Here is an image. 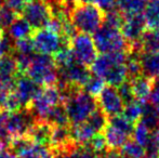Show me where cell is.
Instances as JSON below:
<instances>
[{
    "label": "cell",
    "instance_id": "6da1fadb",
    "mask_svg": "<svg viewBox=\"0 0 159 158\" xmlns=\"http://www.w3.org/2000/svg\"><path fill=\"white\" fill-rule=\"evenodd\" d=\"M63 97V104L70 124H79L86 121L98 108L96 97L84 88L57 84Z\"/></svg>",
    "mask_w": 159,
    "mask_h": 158
},
{
    "label": "cell",
    "instance_id": "7a4b0ae2",
    "mask_svg": "<svg viewBox=\"0 0 159 158\" xmlns=\"http://www.w3.org/2000/svg\"><path fill=\"white\" fill-rule=\"evenodd\" d=\"M68 20L77 33L94 34L104 24L105 11L95 3L74 0L68 11Z\"/></svg>",
    "mask_w": 159,
    "mask_h": 158
},
{
    "label": "cell",
    "instance_id": "3957f363",
    "mask_svg": "<svg viewBox=\"0 0 159 158\" xmlns=\"http://www.w3.org/2000/svg\"><path fill=\"white\" fill-rule=\"evenodd\" d=\"M129 52L101 53L90 67L91 72L101 77L106 84L119 87L128 80L126 61Z\"/></svg>",
    "mask_w": 159,
    "mask_h": 158
},
{
    "label": "cell",
    "instance_id": "277c9868",
    "mask_svg": "<svg viewBox=\"0 0 159 158\" xmlns=\"http://www.w3.org/2000/svg\"><path fill=\"white\" fill-rule=\"evenodd\" d=\"M23 75L32 78L41 87L53 86L59 82V68L54 57L51 55L34 53L24 70Z\"/></svg>",
    "mask_w": 159,
    "mask_h": 158
},
{
    "label": "cell",
    "instance_id": "5b68a950",
    "mask_svg": "<svg viewBox=\"0 0 159 158\" xmlns=\"http://www.w3.org/2000/svg\"><path fill=\"white\" fill-rule=\"evenodd\" d=\"M35 52L55 56L65 49L70 48V40L50 27L35 29L32 35Z\"/></svg>",
    "mask_w": 159,
    "mask_h": 158
},
{
    "label": "cell",
    "instance_id": "8992f818",
    "mask_svg": "<svg viewBox=\"0 0 159 158\" xmlns=\"http://www.w3.org/2000/svg\"><path fill=\"white\" fill-rule=\"evenodd\" d=\"M63 103L62 92L57 84L42 87L26 110L35 120H46L50 113Z\"/></svg>",
    "mask_w": 159,
    "mask_h": 158
},
{
    "label": "cell",
    "instance_id": "52a82bcc",
    "mask_svg": "<svg viewBox=\"0 0 159 158\" xmlns=\"http://www.w3.org/2000/svg\"><path fill=\"white\" fill-rule=\"evenodd\" d=\"M93 40L96 49L101 53L111 52H131L132 46L127 41L121 29L103 24L93 34Z\"/></svg>",
    "mask_w": 159,
    "mask_h": 158
},
{
    "label": "cell",
    "instance_id": "ba28073f",
    "mask_svg": "<svg viewBox=\"0 0 159 158\" xmlns=\"http://www.w3.org/2000/svg\"><path fill=\"white\" fill-rule=\"evenodd\" d=\"M107 122L108 117L98 107L86 121L79 124H70L71 138L78 145H84L94 135L103 133Z\"/></svg>",
    "mask_w": 159,
    "mask_h": 158
},
{
    "label": "cell",
    "instance_id": "9c48e42d",
    "mask_svg": "<svg viewBox=\"0 0 159 158\" xmlns=\"http://www.w3.org/2000/svg\"><path fill=\"white\" fill-rule=\"evenodd\" d=\"M16 158H55L50 146L37 143L26 135L14 139L9 146Z\"/></svg>",
    "mask_w": 159,
    "mask_h": 158
},
{
    "label": "cell",
    "instance_id": "30bf717a",
    "mask_svg": "<svg viewBox=\"0 0 159 158\" xmlns=\"http://www.w3.org/2000/svg\"><path fill=\"white\" fill-rule=\"evenodd\" d=\"M70 51L74 59L90 68L98 55L95 42L89 34L77 33L70 40Z\"/></svg>",
    "mask_w": 159,
    "mask_h": 158
},
{
    "label": "cell",
    "instance_id": "8fae6325",
    "mask_svg": "<svg viewBox=\"0 0 159 158\" xmlns=\"http://www.w3.org/2000/svg\"><path fill=\"white\" fill-rule=\"evenodd\" d=\"M21 15L34 29L47 27L53 19L52 9L46 0H30Z\"/></svg>",
    "mask_w": 159,
    "mask_h": 158
},
{
    "label": "cell",
    "instance_id": "7c38bea8",
    "mask_svg": "<svg viewBox=\"0 0 159 158\" xmlns=\"http://www.w3.org/2000/svg\"><path fill=\"white\" fill-rule=\"evenodd\" d=\"M98 105L107 117H114L122 114L125 102L118 91L117 87L105 84L98 95L96 97Z\"/></svg>",
    "mask_w": 159,
    "mask_h": 158
},
{
    "label": "cell",
    "instance_id": "4fadbf2b",
    "mask_svg": "<svg viewBox=\"0 0 159 158\" xmlns=\"http://www.w3.org/2000/svg\"><path fill=\"white\" fill-rule=\"evenodd\" d=\"M41 88V86H39L28 76L21 75L15 82L12 93L17 100L21 108H27Z\"/></svg>",
    "mask_w": 159,
    "mask_h": 158
},
{
    "label": "cell",
    "instance_id": "5bb4252c",
    "mask_svg": "<svg viewBox=\"0 0 159 158\" xmlns=\"http://www.w3.org/2000/svg\"><path fill=\"white\" fill-rule=\"evenodd\" d=\"M21 75L19 63L13 53H4L0 56V82L6 88L12 91Z\"/></svg>",
    "mask_w": 159,
    "mask_h": 158
},
{
    "label": "cell",
    "instance_id": "9a60e30c",
    "mask_svg": "<svg viewBox=\"0 0 159 158\" xmlns=\"http://www.w3.org/2000/svg\"><path fill=\"white\" fill-rule=\"evenodd\" d=\"M147 28L146 22H145L144 15L136 14L132 16L125 17V22L122 24L121 33L126 40L133 47H135L139 43L143 33Z\"/></svg>",
    "mask_w": 159,
    "mask_h": 158
},
{
    "label": "cell",
    "instance_id": "2e32d148",
    "mask_svg": "<svg viewBox=\"0 0 159 158\" xmlns=\"http://www.w3.org/2000/svg\"><path fill=\"white\" fill-rule=\"evenodd\" d=\"M53 124L46 120H35L30 129H28L26 137L32 139L37 143L51 147V139H52Z\"/></svg>",
    "mask_w": 159,
    "mask_h": 158
},
{
    "label": "cell",
    "instance_id": "e0dca14e",
    "mask_svg": "<svg viewBox=\"0 0 159 158\" xmlns=\"http://www.w3.org/2000/svg\"><path fill=\"white\" fill-rule=\"evenodd\" d=\"M34 30L35 29L30 26V24L22 15H20L10 24L7 29H4V32L7 36L14 42L17 40L30 38L34 34Z\"/></svg>",
    "mask_w": 159,
    "mask_h": 158
},
{
    "label": "cell",
    "instance_id": "ac0fdd59",
    "mask_svg": "<svg viewBox=\"0 0 159 158\" xmlns=\"http://www.w3.org/2000/svg\"><path fill=\"white\" fill-rule=\"evenodd\" d=\"M103 135L106 141V145L111 150H121L122 146L132 139L131 135H129L121 129L117 128L115 126H111L107 122V126L105 127L103 131Z\"/></svg>",
    "mask_w": 159,
    "mask_h": 158
},
{
    "label": "cell",
    "instance_id": "d6986e66",
    "mask_svg": "<svg viewBox=\"0 0 159 158\" xmlns=\"http://www.w3.org/2000/svg\"><path fill=\"white\" fill-rule=\"evenodd\" d=\"M142 74L151 79L159 77V51L139 52Z\"/></svg>",
    "mask_w": 159,
    "mask_h": 158
},
{
    "label": "cell",
    "instance_id": "ffe728a7",
    "mask_svg": "<svg viewBox=\"0 0 159 158\" xmlns=\"http://www.w3.org/2000/svg\"><path fill=\"white\" fill-rule=\"evenodd\" d=\"M132 50L139 52L159 51V28H146L139 43Z\"/></svg>",
    "mask_w": 159,
    "mask_h": 158
},
{
    "label": "cell",
    "instance_id": "44dd1931",
    "mask_svg": "<svg viewBox=\"0 0 159 158\" xmlns=\"http://www.w3.org/2000/svg\"><path fill=\"white\" fill-rule=\"evenodd\" d=\"M132 86V90H133V94L136 101L141 102V103H145L149 100L152 92V88H153V79L148 78V77L141 75V76L136 77L134 79L130 80Z\"/></svg>",
    "mask_w": 159,
    "mask_h": 158
},
{
    "label": "cell",
    "instance_id": "7402d4cb",
    "mask_svg": "<svg viewBox=\"0 0 159 158\" xmlns=\"http://www.w3.org/2000/svg\"><path fill=\"white\" fill-rule=\"evenodd\" d=\"M148 0H117L116 8L125 17L136 14H143Z\"/></svg>",
    "mask_w": 159,
    "mask_h": 158
},
{
    "label": "cell",
    "instance_id": "603a6c76",
    "mask_svg": "<svg viewBox=\"0 0 159 158\" xmlns=\"http://www.w3.org/2000/svg\"><path fill=\"white\" fill-rule=\"evenodd\" d=\"M140 121L153 132H155L159 128V113L149 101L143 103L142 116Z\"/></svg>",
    "mask_w": 159,
    "mask_h": 158
},
{
    "label": "cell",
    "instance_id": "cb8c5ba5",
    "mask_svg": "<svg viewBox=\"0 0 159 158\" xmlns=\"http://www.w3.org/2000/svg\"><path fill=\"white\" fill-rule=\"evenodd\" d=\"M143 15L147 28H159V0H148Z\"/></svg>",
    "mask_w": 159,
    "mask_h": 158
},
{
    "label": "cell",
    "instance_id": "d4e9b609",
    "mask_svg": "<svg viewBox=\"0 0 159 158\" xmlns=\"http://www.w3.org/2000/svg\"><path fill=\"white\" fill-rule=\"evenodd\" d=\"M122 156L125 158H145L146 152L141 144H139L135 140L132 138L122 146L120 150Z\"/></svg>",
    "mask_w": 159,
    "mask_h": 158
},
{
    "label": "cell",
    "instance_id": "484cf974",
    "mask_svg": "<svg viewBox=\"0 0 159 158\" xmlns=\"http://www.w3.org/2000/svg\"><path fill=\"white\" fill-rule=\"evenodd\" d=\"M9 112L10 111L0 107V150L9 148L12 142V138L7 128V119H8Z\"/></svg>",
    "mask_w": 159,
    "mask_h": 158
},
{
    "label": "cell",
    "instance_id": "4316f807",
    "mask_svg": "<svg viewBox=\"0 0 159 158\" xmlns=\"http://www.w3.org/2000/svg\"><path fill=\"white\" fill-rule=\"evenodd\" d=\"M142 111H143V103L139 101H132L125 105L124 112L122 115L130 120L132 124H135L138 121H140L141 116H142Z\"/></svg>",
    "mask_w": 159,
    "mask_h": 158
},
{
    "label": "cell",
    "instance_id": "83f0119b",
    "mask_svg": "<svg viewBox=\"0 0 159 158\" xmlns=\"http://www.w3.org/2000/svg\"><path fill=\"white\" fill-rule=\"evenodd\" d=\"M105 84H106V82H105L104 80L92 73L91 77L84 86V90L96 97L98 95V93L102 91V89L105 87Z\"/></svg>",
    "mask_w": 159,
    "mask_h": 158
},
{
    "label": "cell",
    "instance_id": "f1b7e54d",
    "mask_svg": "<svg viewBox=\"0 0 159 158\" xmlns=\"http://www.w3.org/2000/svg\"><path fill=\"white\" fill-rule=\"evenodd\" d=\"M17 16H20V14L4 6L2 9H0V28L7 29Z\"/></svg>",
    "mask_w": 159,
    "mask_h": 158
},
{
    "label": "cell",
    "instance_id": "f546056e",
    "mask_svg": "<svg viewBox=\"0 0 159 158\" xmlns=\"http://www.w3.org/2000/svg\"><path fill=\"white\" fill-rule=\"evenodd\" d=\"M118 88V91H119L120 95H121L122 100L125 102V105L132 101H135V97H134L133 94V90H132V86H131V82L130 80L128 79L124 84H121Z\"/></svg>",
    "mask_w": 159,
    "mask_h": 158
},
{
    "label": "cell",
    "instance_id": "4dcf8cb0",
    "mask_svg": "<svg viewBox=\"0 0 159 158\" xmlns=\"http://www.w3.org/2000/svg\"><path fill=\"white\" fill-rule=\"evenodd\" d=\"M13 52V41L7 36L4 29L0 28V56L4 53Z\"/></svg>",
    "mask_w": 159,
    "mask_h": 158
},
{
    "label": "cell",
    "instance_id": "1f68e13d",
    "mask_svg": "<svg viewBox=\"0 0 159 158\" xmlns=\"http://www.w3.org/2000/svg\"><path fill=\"white\" fill-rule=\"evenodd\" d=\"M149 102L155 106V108L159 113V77L153 80V88H152Z\"/></svg>",
    "mask_w": 159,
    "mask_h": 158
},
{
    "label": "cell",
    "instance_id": "d6a6232c",
    "mask_svg": "<svg viewBox=\"0 0 159 158\" xmlns=\"http://www.w3.org/2000/svg\"><path fill=\"white\" fill-rule=\"evenodd\" d=\"M27 2L28 0H7L4 6L21 15Z\"/></svg>",
    "mask_w": 159,
    "mask_h": 158
},
{
    "label": "cell",
    "instance_id": "836d02e7",
    "mask_svg": "<svg viewBox=\"0 0 159 158\" xmlns=\"http://www.w3.org/2000/svg\"><path fill=\"white\" fill-rule=\"evenodd\" d=\"M82 1L91 2V3L98 4V6L101 7L105 12L115 9L116 4H117V0H82Z\"/></svg>",
    "mask_w": 159,
    "mask_h": 158
},
{
    "label": "cell",
    "instance_id": "e575fe53",
    "mask_svg": "<svg viewBox=\"0 0 159 158\" xmlns=\"http://www.w3.org/2000/svg\"><path fill=\"white\" fill-rule=\"evenodd\" d=\"M0 158H16L10 148H1L0 150Z\"/></svg>",
    "mask_w": 159,
    "mask_h": 158
},
{
    "label": "cell",
    "instance_id": "d590c367",
    "mask_svg": "<svg viewBox=\"0 0 159 158\" xmlns=\"http://www.w3.org/2000/svg\"><path fill=\"white\" fill-rule=\"evenodd\" d=\"M154 139H155V142H156V144H157V147L159 150V128L154 132Z\"/></svg>",
    "mask_w": 159,
    "mask_h": 158
},
{
    "label": "cell",
    "instance_id": "8d00e7d4",
    "mask_svg": "<svg viewBox=\"0 0 159 158\" xmlns=\"http://www.w3.org/2000/svg\"><path fill=\"white\" fill-rule=\"evenodd\" d=\"M6 1L7 0H0V9H2L6 4Z\"/></svg>",
    "mask_w": 159,
    "mask_h": 158
},
{
    "label": "cell",
    "instance_id": "74e56055",
    "mask_svg": "<svg viewBox=\"0 0 159 158\" xmlns=\"http://www.w3.org/2000/svg\"><path fill=\"white\" fill-rule=\"evenodd\" d=\"M145 158H159V156H146Z\"/></svg>",
    "mask_w": 159,
    "mask_h": 158
},
{
    "label": "cell",
    "instance_id": "f35d334b",
    "mask_svg": "<svg viewBox=\"0 0 159 158\" xmlns=\"http://www.w3.org/2000/svg\"><path fill=\"white\" fill-rule=\"evenodd\" d=\"M28 1H30V0H28Z\"/></svg>",
    "mask_w": 159,
    "mask_h": 158
}]
</instances>
